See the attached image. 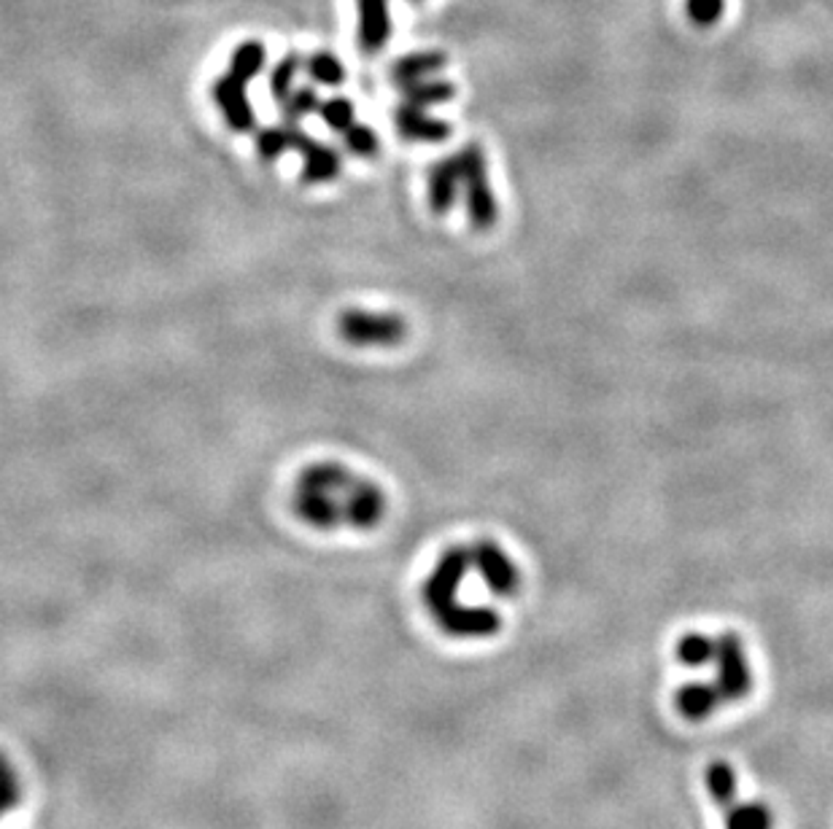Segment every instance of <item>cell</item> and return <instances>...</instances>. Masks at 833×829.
<instances>
[{
	"instance_id": "obj_14",
	"label": "cell",
	"mask_w": 833,
	"mask_h": 829,
	"mask_svg": "<svg viewBox=\"0 0 833 829\" xmlns=\"http://www.w3.org/2000/svg\"><path fill=\"white\" fill-rule=\"evenodd\" d=\"M402 95H404V102H410V106L430 108V106H440V102L454 100L456 87L451 81H430V78H424V81H415V84H408V87H402Z\"/></svg>"
},
{
	"instance_id": "obj_6",
	"label": "cell",
	"mask_w": 833,
	"mask_h": 829,
	"mask_svg": "<svg viewBox=\"0 0 833 829\" xmlns=\"http://www.w3.org/2000/svg\"><path fill=\"white\" fill-rule=\"evenodd\" d=\"M458 173H462V184L467 189V216L473 229L488 232L499 219V205L494 197V189L488 186V171H486V154L478 143H469L456 154Z\"/></svg>"
},
{
	"instance_id": "obj_4",
	"label": "cell",
	"mask_w": 833,
	"mask_h": 829,
	"mask_svg": "<svg viewBox=\"0 0 833 829\" xmlns=\"http://www.w3.org/2000/svg\"><path fill=\"white\" fill-rule=\"evenodd\" d=\"M359 477L340 463H311L298 475L292 510L316 531H335L346 525L348 493Z\"/></svg>"
},
{
	"instance_id": "obj_3",
	"label": "cell",
	"mask_w": 833,
	"mask_h": 829,
	"mask_svg": "<svg viewBox=\"0 0 833 829\" xmlns=\"http://www.w3.org/2000/svg\"><path fill=\"white\" fill-rule=\"evenodd\" d=\"M702 784L721 829L780 827V816H777L775 803H769L764 795H758V792L747 789L734 762L712 760L710 765L704 767Z\"/></svg>"
},
{
	"instance_id": "obj_8",
	"label": "cell",
	"mask_w": 833,
	"mask_h": 829,
	"mask_svg": "<svg viewBox=\"0 0 833 829\" xmlns=\"http://www.w3.org/2000/svg\"><path fill=\"white\" fill-rule=\"evenodd\" d=\"M289 149H294L300 156H303L305 184H327V181H335L337 173H340V167H343L340 154H337L332 146H327V143L305 135L298 124H289Z\"/></svg>"
},
{
	"instance_id": "obj_2",
	"label": "cell",
	"mask_w": 833,
	"mask_h": 829,
	"mask_svg": "<svg viewBox=\"0 0 833 829\" xmlns=\"http://www.w3.org/2000/svg\"><path fill=\"white\" fill-rule=\"evenodd\" d=\"M672 659V708L682 722L710 724L756 695V659L736 631H685L674 641Z\"/></svg>"
},
{
	"instance_id": "obj_10",
	"label": "cell",
	"mask_w": 833,
	"mask_h": 829,
	"mask_svg": "<svg viewBox=\"0 0 833 829\" xmlns=\"http://www.w3.org/2000/svg\"><path fill=\"white\" fill-rule=\"evenodd\" d=\"M359 11V46L367 54H376L391 35L389 0H356Z\"/></svg>"
},
{
	"instance_id": "obj_7",
	"label": "cell",
	"mask_w": 833,
	"mask_h": 829,
	"mask_svg": "<svg viewBox=\"0 0 833 829\" xmlns=\"http://www.w3.org/2000/svg\"><path fill=\"white\" fill-rule=\"evenodd\" d=\"M337 331L348 345L367 348V345H400L408 335V326L400 316L391 313H367V310H346L337 318Z\"/></svg>"
},
{
	"instance_id": "obj_22",
	"label": "cell",
	"mask_w": 833,
	"mask_h": 829,
	"mask_svg": "<svg viewBox=\"0 0 833 829\" xmlns=\"http://www.w3.org/2000/svg\"><path fill=\"white\" fill-rule=\"evenodd\" d=\"M726 0H685V11L693 25L712 28L723 17Z\"/></svg>"
},
{
	"instance_id": "obj_19",
	"label": "cell",
	"mask_w": 833,
	"mask_h": 829,
	"mask_svg": "<svg viewBox=\"0 0 833 829\" xmlns=\"http://www.w3.org/2000/svg\"><path fill=\"white\" fill-rule=\"evenodd\" d=\"M316 113L324 119V124H327L329 130L337 132V135H343V132L354 124V102L346 98L322 100Z\"/></svg>"
},
{
	"instance_id": "obj_17",
	"label": "cell",
	"mask_w": 833,
	"mask_h": 829,
	"mask_svg": "<svg viewBox=\"0 0 833 829\" xmlns=\"http://www.w3.org/2000/svg\"><path fill=\"white\" fill-rule=\"evenodd\" d=\"M303 57L300 54H286L281 63L270 70V92L278 102H283L292 95L294 89V78H298L300 70H303Z\"/></svg>"
},
{
	"instance_id": "obj_1",
	"label": "cell",
	"mask_w": 833,
	"mask_h": 829,
	"mask_svg": "<svg viewBox=\"0 0 833 829\" xmlns=\"http://www.w3.org/2000/svg\"><path fill=\"white\" fill-rule=\"evenodd\" d=\"M469 579L499 607L516 601L523 590L521 568L494 538H475L473 544L445 549L421 582V607L434 631L456 644H483L505 631V611L467 596L473 592Z\"/></svg>"
},
{
	"instance_id": "obj_13",
	"label": "cell",
	"mask_w": 833,
	"mask_h": 829,
	"mask_svg": "<svg viewBox=\"0 0 833 829\" xmlns=\"http://www.w3.org/2000/svg\"><path fill=\"white\" fill-rule=\"evenodd\" d=\"M443 68H445L443 52H415V54H408V57L397 59V63L391 65V81L402 89V87H408V84L424 81V78H430L432 74H437V70H443Z\"/></svg>"
},
{
	"instance_id": "obj_18",
	"label": "cell",
	"mask_w": 833,
	"mask_h": 829,
	"mask_svg": "<svg viewBox=\"0 0 833 829\" xmlns=\"http://www.w3.org/2000/svg\"><path fill=\"white\" fill-rule=\"evenodd\" d=\"M318 106H322V98H318V92L313 87L292 89V95H289V98L281 102L283 122H286V124H298L300 119H305V117H311V113H316Z\"/></svg>"
},
{
	"instance_id": "obj_20",
	"label": "cell",
	"mask_w": 833,
	"mask_h": 829,
	"mask_svg": "<svg viewBox=\"0 0 833 829\" xmlns=\"http://www.w3.org/2000/svg\"><path fill=\"white\" fill-rule=\"evenodd\" d=\"M257 151L264 162H273L283 151H289V124L281 127H262L257 132Z\"/></svg>"
},
{
	"instance_id": "obj_11",
	"label": "cell",
	"mask_w": 833,
	"mask_h": 829,
	"mask_svg": "<svg viewBox=\"0 0 833 829\" xmlns=\"http://www.w3.org/2000/svg\"><path fill=\"white\" fill-rule=\"evenodd\" d=\"M394 124L397 132L408 141H426V143H440L448 141L451 138V124L440 122V119H432L424 108L410 106V102H402L400 108L394 111Z\"/></svg>"
},
{
	"instance_id": "obj_16",
	"label": "cell",
	"mask_w": 833,
	"mask_h": 829,
	"mask_svg": "<svg viewBox=\"0 0 833 829\" xmlns=\"http://www.w3.org/2000/svg\"><path fill=\"white\" fill-rule=\"evenodd\" d=\"M22 803V778L17 773V767L11 765V760L0 752V821L6 819V814H11L14 808H20Z\"/></svg>"
},
{
	"instance_id": "obj_21",
	"label": "cell",
	"mask_w": 833,
	"mask_h": 829,
	"mask_svg": "<svg viewBox=\"0 0 833 829\" xmlns=\"http://www.w3.org/2000/svg\"><path fill=\"white\" fill-rule=\"evenodd\" d=\"M343 141H346V146L354 156H376V151H378L376 132L365 124L354 122L346 132H343Z\"/></svg>"
},
{
	"instance_id": "obj_12",
	"label": "cell",
	"mask_w": 833,
	"mask_h": 829,
	"mask_svg": "<svg viewBox=\"0 0 833 829\" xmlns=\"http://www.w3.org/2000/svg\"><path fill=\"white\" fill-rule=\"evenodd\" d=\"M458 186H462V173H458V160L448 156V160H440L437 165L430 171V210L434 216L448 214L456 205Z\"/></svg>"
},
{
	"instance_id": "obj_5",
	"label": "cell",
	"mask_w": 833,
	"mask_h": 829,
	"mask_svg": "<svg viewBox=\"0 0 833 829\" xmlns=\"http://www.w3.org/2000/svg\"><path fill=\"white\" fill-rule=\"evenodd\" d=\"M264 57H268V52H264L262 41H244V44L232 52V57H229L227 74L214 84V89H210V95H214L216 106H219L229 130H257V117H253L249 95H246V84L262 74Z\"/></svg>"
},
{
	"instance_id": "obj_15",
	"label": "cell",
	"mask_w": 833,
	"mask_h": 829,
	"mask_svg": "<svg viewBox=\"0 0 833 829\" xmlns=\"http://www.w3.org/2000/svg\"><path fill=\"white\" fill-rule=\"evenodd\" d=\"M303 68L318 87H340V84L346 81V68H343L340 59L329 52L311 54V57L305 59Z\"/></svg>"
},
{
	"instance_id": "obj_9",
	"label": "cell",
	"mask_w": 833,
	"mask_h": 829,
	"mask_svg": "<svg viewBox=\"0 0 833 829\" xmlns=\"http://www.w3.org/2000/svg\"><path fill=\"white\" fill-rule=\"evenodd\" d=\"M386 514V493L376 482L359 477L356 486L348 493L346 504V528L354 531H372L378 528Z\"/></svg>"
}]
</instances>
